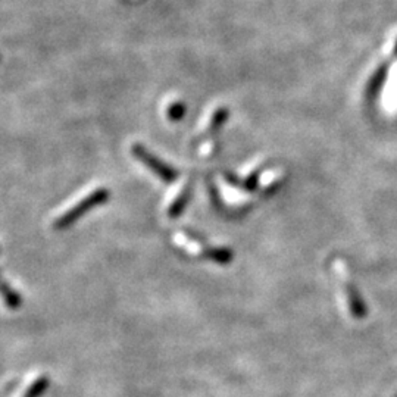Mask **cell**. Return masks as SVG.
I'll list each match as a JSON object with an SVG mask.
<instances>
[{"instance_id": "cell-1", "label": "cell", "mask_w": 397, "mask_h": 397, "mask_svg": "<svg viewBox=\"0 0 397 397\" xmlns=\"http://www.w3.org/2000/svg\"><path fill=\"white\" fill-rule=\"evenodd\" d=\"M108 199H109L108 188L100 187V188L92 190L90 193H87L84 197L77 200L74 205L66 208V211H64L61 215H58V217H56L53 221V229L55 230L66 229V226L72 225L77 220L84 217V215L92 211L93 208L104 205L105 202H108Z\"/></svg>"}, {"instance_id": "cell-2", "label": "cell", "mask_w": 397, "mask_h": 397, "mask_svg": "<svg viewBox=\"0 0 397 397\" xmlns=\"http://www.w3.org/2000/svg\"><path fill=\"white\" fill-rule=\"evenodd\" d=\"M175 243L183 247L186 252H188L190 255H196V256H202V258H208L215 260V262L218 264H229L230 260L233 259L231 252L229 249L225 247H212V246H206L203 244L202 242H199L196 237L193 235H187V234H177L174 237Z\"/></svg>"}, {"instance_id": "cell-3", "label": "cell", "mask_w": 397, "mask_h": 397, "mask_svg": "<svg viewBox=\"0 0 397 397\" xmlns=\"http://www.w3.org/2000/svg\"><path fill=\"white\" fill-rule=\"evenodd\" d=\"M131 152L134 155L135 159H139V161L152 171L157 178H161L162 181H166V183H171L177 177H178V171L171 166L165 164L162 159H159L157 156H155L153 153H151L149 151L146 149L144 146L142 144H134L131 147Z\"/></svg>"}, {"instance_id": "cell-4", "label": "cell", "mask_w": 397, "mask_h": 397, "mask_svg": "<svg viewBox=\"0 0 397 397\" xmlns=\"http://www.w3.org/2000/svg\"><path fill=\"white\" fill-rule=\"evenodd\" d=\"M381 109L387 117H397V59L389 66L380 95Z\"/></svg>"}, {"instance_id": "cell-5", "label": "cell", "mask_w": 397, "mask_h": 397, "mask_svg": "<svg viewBox=\"0 0 397 397\" xmlns=\"http://www.w3.org/2000/svg\"><path fill=\"white\" fill-rule=\"evenodd\" d=\"M190 196H191V186H190V183H186L183 186V188L177 193V196L173 199V202L169 203L168 211H166L168 217L169 218L180 217V215L183 213V211L186 209L187 203L190 200Z\"/></svg>"}, {"instance_id": "cell-6", "label": "cell", "mask_w": 397, "mask_h": 397, "mask_svg": "<svg viewBox=\"0 0 397 397\" xmlns=\"http://www.w3.org/2000/svg\"><path fill=\"white\" fill-rule=\"evenodd\" d=\"M226 118H229V109H226V108H218L217 110H213V113L211 115L203 134L217 133L224 126Z\"/></svg>"}, {"instance_id": "cell-7", "label": "cell", "mask_w": 397, "mask_h": 397, "mask_svg": "<svg viewBox=\"0 0 397 397\" xmlns=\"http://www.w3.org/2000/svg\"><path fill=\"white\" fill-rule=\"evenodd\" d=\"M48 384L49 378H46L44 376L36 377L27 385V389L21 393L19 397H39L44 391V389L48 387Z\"/></svg>"}, {"instance_id": "cell-8", "label": "cell", "mask_w": 397, "mask_h": 397, "mask_svg": "<svg viewBox=\"0 0 397 397\" xmlns=\"http://www.w3.org/2000/svg\"><path fill=\"white\" fill-rule=\"evenodd\" d=\"M3 296H5V300H6V303H8L9 308H12V309L18 308V306H19V298H18V294H17L14 290H9L6 282L3 284Z\"/></svg>"}, {"instance_id": "cell-9", "label": "cell", "mask_w": 397, "mask_h": 397, "mask_svg": "<svg viewBox=\"0 0 397 397\" xmlns=\"http://www.w3.org/2000/svg\"><path fill=\"white\" fill-rule=\"evenodd\" d=\"M183 112H184V106L181 105V104H174L169 106L168 109V115L171 117L173 119H178L181 118V115H183Z\"/></svg>"}]
</instances>
